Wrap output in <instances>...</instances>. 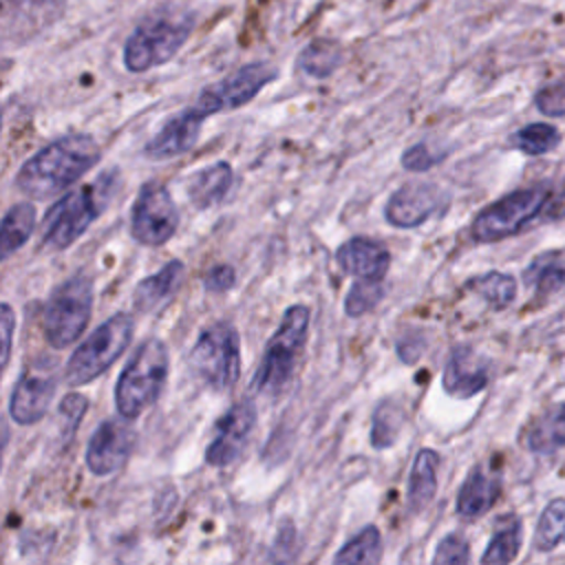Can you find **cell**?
Instances as JSON below:
<instances>
[{"mask_svg": "<svg viewBox=\"0 0 565 565\" xmlns=\"http://www.w3.org/2000/svg\"><path fill=\"white\" fill-rule=\"evenodd\" d=\"M437 468H439V455L430 448H424L417 452L411 477H408V508L422 510L426 508L435 492H437Z\"/></svg>", "mask_w": 565, "mask_h": 565, "instance_id": "cell-23", "label": "cell"}, {"mask_svg": "<svg viewBox=\"0 0 565 565\" xmlns=\"http://www.w3.org/2000/svg\"><path fill=\"white\" fill-rule=\"evenodd\" d=\"M439 154H433L430 148L422 141V143H415L411 146L408 150H404L402 154V166L408 170V172H424V170H430L435 163H439Z\"/></svg>", "mask_w": 565, "mask_h": 565, "instance_id": "cell-37", "label": "cell"}, {"mask_svg": "<svg viewBox=\"0 0 565 565\" xmlns=\"http://www.w3.org/2000/svg\"><path fill=\"white\" fill-rule=\"evenodd\" d=\"M86 408H88V399L82 393H68L60 402V422H62V437L64 439H73Z\"/></svg>", "mask_w": 565, "mask_h": 565, "instance_id": "cell-35", "label": "cell"}, {"mask_svg": "<svg viewBox=\"0 0 565 565\" xmlns=\"http://www.w3.org/2000/svg\"><path fill=\"white\" fill-rule=\"evenodd\" d=\"M536 106L550 117L565 115V86H547L536 93Z\"/></svg>", "mask_w": 565, "mask_h": 565, "instance_id": "cell-38", "label": "cell"}, {"mask_svg": "<svg viewBox=\"0 0 565 565\" xmlns=\"http://www.w3.org/2000/svg\"><path fill=\"white\" fill-rule=\"evenodd\" d=\"M499 492H501V481L488 475L486 470L475 468L466 477L463 486L459 488L457 512L466 519H477L494 505V501L499 499Z\"/></svg>", "mask_w": 565, "mask_h": 565, "instance_id": "cell-21", "label": "cell"}, {"mask_svg": "<svg viewBox=\"0 0 565 565\" xmlns=\"http://www.w3.org/2000/svg\"><path fill=\"white\" fill-rule=\"evenodd\" d=\"M472 291H477L490 307L503 309L508 307L516 296V282L512 276L501 271H488L483 276H477L468 282Z\"/></svg>", "mask_w": 565, "mask_h": 565, "instance_id": "cell-30", "label": "cell"}, {"mask_svg": "<svg viewBox=\"0 0 565 565\" xmlns=\"http://www.w3.org/2000/svg\"><path fill=\"white\" fill-rule=\"evenodd\" d=\"M66 0H7V18L15 20V26H44L53 22Z\"/></svg>", "mask_w": 565, "mask_h": 565, "instance_id": "cell-27", "label": "cell"}, {"mask_svg": "<svg viewBox=\"0 0 565 565\" xmlns=\"http://www.w3.org/2000/svg\"><path fill=\"white\" fill-rule=\"evenodd\" d=\"M183 280V263L170 260L163 269L157 274L139 280V285L132 291V305L137 311H154L161 302H166L181 285Z\"/></svg>", "mask_w": 565, "mask_h": 565, "instance_id": "cell-20", "label": "cell"}, {"mask_svg": "<svg viewBox=\"0 0 565 565\" xmlns=\"http://www.w3.org/2000/svg\"><path fill=\"white\" fill-rule=\"evenodd\" d=\"M192 33L190 18H150L141 22L124 44V66L146 73L170 62Z\"/></svg>", "mask_w": 565, "mask_h": 565, "instance_id": "cell-8", "label": "cell"}, {"mask_svg": "<svg viewBox=\"0 0 565 565\" xmlns=\"http://www.w3.org/2000/svg\"><path fill=\"white\" fill-rule=\"evenodd\" d=\"M342 46L331 38H316L311 40L298 55V68L311 77L324 79L335 73L342 64Z\"/></svg>", "mask_w": 565, "mask_h": 565, "instance_id": "cell-25", "label": "cell"}, {"mask_svg": "<svg viewBox=\"0 0 565 565\" xmlns=\"http://www.w3.org/2000/svg\"><path fill=\"white\" fill-rule=\"evenodd\" d=\"M55 395V377L51 369H26L18 377L11 399H9V413L15 424L29 426L40 422Z\"/></svg>", "mask_w": 565, "mask_h": 565, "instance_id": "cell-15", "label": "cell"}, {"mask_svg": "<svg viewBox=\"0 0 565 565\" xmlns=\"http://www.w3.org/2000/svg\"><path fill=\"white\" fill-rule=\"evenodd\" d=\"M561 141V132L550 124H530L512 135V146L525 154H545Z\"/></svg>", "mask_w": 565, "mask_h": 565, "instance_id": "cell-33", "label": "cell"}, {"mask_svg": "<svg viewBox=\"0 0 565 565\" xmlns=\"http://www.w3.org/2000/svg\"><path fill=\"white\" fill-rule=\"evenodd\" d=\"M256 426V408L249 399L236 402L218 422L214 428V437L205 448V461L210 466L223 468L238 459V455L245 450L247 439L252 437Z\"/></svg>", "mask_w": 565, "mask_h": 565, "instance_id": "cell-12", "label": "cell"}, {"mask_svg": "<svg viewBox=\"0 0 565 565\" xmlns=\"http://www.w3.org/2000/svg\"><path fill=\"white\" fill-rule=\"evenodd\" d=\"M382 558V534L375 525L362 527L333 556L335 563H377Z\"/></svg>", "mask_w": 565, "mask_h": 565, "instance_id": "cell-28", "label": "cell"}, {"mask_svg": "<svg viewBox=\"0 0 565 565\" xmlns=\"http://www.w3.org/2000/svg\"><path fill=\"white\" fill-rule=\"evenodd\" d=\"M565 446V402L552 406L527 433V448L536 455H552Z\"/></svg>", "mask_w": 565, "mask_h": 565, "instance_id": "cell-24", "label": "cell"}, {"mask_svg": "<svg viewBox=\"0 0 565 565\" xmlns=\"http://www.w3.org/2000/svg\"><path fill=\"white\" fill-rule=\"evenodd\" d=\"M234 282H236V271H234L232 265H225V263H223V265H214V267L207 269L205 276H203L205 289H207V291H216V294L232 289Z\"/></svg>", "mask_w": 565, "mask_h": 565, "instance_id": "cell-39", "label": "cell"}, {"mask_svg": "<svg viewBox=\"0 0 565 565\" xmlns=\"http://www.w3.org/2000/svg\"><path fill=\"white\" fill-rule=\"evenodd\" d=\"M276 77H278L276 66H271L267 62L245 64V66L236 68L234 73H230L227 77H223L221 82L205 86L194 106L205 117L223 113V110L241 108L247 102H252Z\"/></svg>", "mask_w": 565, "mask_h": 565, "instance_id": "cell-10", "label": "cell"}, {"mask_svg": "<svg viewBox=\"0 0 565 565\" xmlns=\"http://www.w3.org/2000/svg\"><path fill=\"white\" fill-rule=\"evenodd\" d=\"M384 296L382 280H371V278H358L347 298H344V311L349 318H360L375 309Z\"/></svg>", "mask_w": 565, "mask_h": 565, "instance_id": "cell-34", "label": "cell"}, {"mask_svg": "<svg viewBox=\"0 0 565 565\" xmlns=\"http://www.w3.org/2000/svg\"><path fill=\"white\" fill-rule=\"evenodd\" d=\"M335 260L347 274L355 278L382 280L388 271L391 254L377 241H371L366 236H353L338 247Z\"/></svg>", "mask_w": 565, "mask_h": 565, "instance_id": "cell-18", "label": "cell"}, {"mask_svg": "<svg viewBox=\"0 0 565 565\" xmlns=\"http://www.w3.org/2000/svg\"><path fill=\"white\" fill-rule=\"evenodd\" d=\"M177 225L179 212L168 188L157 181L141 185L130 214L132 238L141 245L159 247L172 238Z\"/></svg>", "mask_w": 565, "mask_h": 565, "instance_id": "cell-11", "label": "cell"}, {"mask_svg": "<svg viewBox=\"0 0 565 565\" xmlns=\"http://www.w3.org/2000/svg\"><path fill=\"white\" fill-rule=\"evenodd\" d=\"M309 316H311L309 307L305 305H291L285 311L278 329L265 344L260 364L256 369V375L252 382V388L256 393L276 395L285 388V384L289 382L296 369L298 353L305 347L307 331H309Z\"/></svg>", "mask_w": 565, "mask_h": 565, "instance_id": "cell-4", "label": "cell"}, {"mask_svg": "<svg viewBox=\"0 0 565 565\" xmlns=\"http://www.w3.org/2000/svg\"><path fill=\"white\" fill-rule=\"evenodd\" d=\"M93 282L84 274H75L57 285L42 311V331L53 349L75 342L90 320Z\"/></svg>", "mask_w": 565, "mask_h": 565, "instance_id": "cell-5", "label": "cell"}, {"mask_svg": "<svg viewBox=\"0 0 565 565\" xmlns=\"http://www.w3.org/2000/svg\"><path fill=\"white\" fill-rule=\"evenodd\" d=\"M433 561L435 563H468L470 561L468 541L461 534L444 536L437 545V552H435Z\"/></svg>", "mask_w": 565, "mask_h": 565, "instance_id": "cell-36", "label": "cell"}, {"mask_svg": "<svg viewBox=\"0 0 565 565\" xmlns=\"http://www.w3.org/2000/svg\"><path fill=\"white\" fill-rule=\"evenodd\" d=\"M441 190L426 181H408L386 201L384 216L395 227H417L441 210Z\"/></svg>", "mask_w": 565, "mask_h": 565, "instance_id": "cell-14", "label": "cell"}, {"mask_svg": "<svg viewBox=\"0 0 565 565\" xmlns=\"http://www.w3.org/2000/svg\"><path fill=\"white\" fill-rule=\"evenodd\" d=\"M115 172H104L90 185H82L55 201L42 221V243L51 249H66L102 214L113 194Z\"/></svg>", "mask_w": 565, "mask_h": 565, "instance_id": "cell-2", "label": "cell"}, {"mask_svg": "<svg viewBox=\"0 0 565 565\" xmlns=\"http://www.w3.org/2000/svg\"><path fill=\"white\" fill-rule=\"evenodd\" d=\"M422 349H424V338L422 335H404L397 342L399 360L406 362V364H415L419 360V355H422Z\"/></svg>", "mask_w": 565, "mask_h": 565, "instance_id": "cell-41", "label": "cell"}, {"mask_svg": "<svg viewBox=\"0 0 565 565\" xmlns=\"http://www.w3.org/2000/svg\"><path fill=\"white\" fill-rule=\"evenodd\" d=\"M561 543H565V499H554L541 512V519L536 523L534 545L536 550L550 552Z\"/></svg>", "mask_w": 565, "mask_h": 565, "instance_id": "cell-29", "label": "cell"}, {"mask_svg": "<svg viewBox=\"0 0 565 565\" xmlns=\"http://www.w3.org/2000/svg\"><path fill=\"white\" fill-rule=\"evenodd\" d=\"M35 227V207L31 203H15L4 212L2 227H0V247L2 258H9L13 252H18Z\"/></svg>", "mask_w": 565, "mask_h": 565, "instance_id": "cell-26", "label": "cell"}, {"mask_svg": "<svg viewBox=\"0 0 565 565\" xmlns=\"http://www.w3.org/2000/svg\"><path fill=\"white\" fill-rule=\"evenodd\" d=\"M232 181H234L232 166L227 161H216L192 172L185 183V192L190 203L196 210H207L218 205L227 196Z\"/></svg>", "mask_w": 565, "mask_h": 565, "instance_id": "cell-19", "label": "cell"}, {"mask_svg": "<svg viewBox=\"0 0 565 565\" xmlns=\"http://www.w3.org/2000/svg\"><path fill=\"white\" fill-rule=\"evenodd\" d=\"M190 366L210 388H232L241 375V340L236 327L227 320L205 327L190 351Z\"/></svg>", "mask_w": 565, "mask_h": 565, "instance_id": "cell-6", "label": "cell"}, {"mask_svg": "<svg viewBox=\"0 0 565 565\" xmlns=\"http://www.w3.org/2000/svg\"><path fill=\"white\" fill-rule=\"evenodd\" d=\"M521 547V523L516 516H508L505 523L494 532L486 552L481 554V563H510L516 558Z\"/></svg>", "mask_w": 565, "mask_h": 565, "instance_id": "cell-31", "label": "cell"}, {"mask_svg": "<svg viewBox=\"0 0 565 565\" xmlns=\"http://www.w3.org/2000/svg\"><path fill=\"white\" fill-rule=\"evenodd\" d=\"M13 309L11 305L2 302V318H0V324H2V366L9 364V358H11V340H13Z\"/></svg>", "mask_w": 565, "mask_h": 565, "instance_id": "cell-40", "label": "cell"}, {"mask_svg": "<svg viewBox=\"0 0 565 565\" xmlns=\"http://www.w3.org/2000/svg\"><path fill=\"white\" fill-rule=\"evenodd\" d=\"M404 424V411L393 402H382L373 413L371 424V446L382 450L395 444Z\"/></svg>", "mask_w": 565, "mask_h": 565, "instance_id": "cell-32", "label": "cell"}, {"mask_svg": "<svg viewBox=\"0 0 565 565\" xmlns=\"http://www.w3.org/2000/svg\"><path fill=\"white\" fill-rule=\"evenodd\" d=\"M168 377V349L159 338L143 340L128 364L124 366L117 386L115 404L121 417L135 419L148 411L161 395Z\"/></svg>", "mask_w": 565, "mask_h": 565, "instance_id": "cell-3", "label": "cell"}, {"mask_svg": "<svg viewBox=\"0 0 565 565\" xmlns=\"http://www.w3.org/2000/svg\"><path fill=\"white\" fill-rule=\"evenodd\" d=\"M102 159V150L90 135H64L33 157H29L15 174V185L33 199H51Z\"/></svg>", "mask_w": 565, "mask_h": 565, "instance_id": "cell-1", "label": "cell"}, {"mask_svg": "<svg viewBox=\"0 0 565 565\" xmlns=\"http://www.w3.org/2000/svg\"><path fill=\"white\" fill-rule=\"evenodd\" d=\"M550 201L547 185L516 190L477 214L472 221V238L477 243H494L521 232L530 225Z\"/></svg>", "mask_w": 565, "mask_h": 565, "instance_id": "cell-9", "label": "cell"}, {"mask_svg": "<svg viewBox=\"0 0 565 565\" xmlns=\"http://www.w3.org/2000/svg\"><path fill=\"white\" fill-rule=\"evenodd\" d=\"M523 280L527 287L536 291L539 298L563 294L565 291V252H545L536 256L527 265Z\"/></svg>", "mask_w": 565, "mask_h": 565, "instance_id": "cell-22", "label": "cell"}, {"mask_svg": "<svg viewBox=\"0 0 565 565\" xmlns=\"http://www.w3.org/2000/svg\"><path fill=\"white\" fill-rule=\"evenodd\" d=\"M135 446V430L124 419H106L93 433L86 448V466L93 475L117 472Z\"/></svg>", "mask_w": 565, "mask_h": 565, "instance_id": "cell-13", "label": "cell"}, {"mask_svg": "<svg viewBox=\"0 0 565 565\" xmlns=\"http://www.w3.org/2000/svg\"><path fill=\"white\" fill-rule=\"evenodd\" d=\"M135 324L130 316L115 313L99 324L68 358L64 380L68 386H82L99 377L130 344Z\"/></svg>", "mask_w": 565, "mask_h": 565, "instance_id": "cell-7", "label": "cell"}, {"mask_svg": "<svg viewBox=\"0 0 565 565\" xmlns=\"http://www.w3.org/2000/svg\"><path fill=\"white\" fill-rule=\"evenodd\" d=\"M203 119H205V115H201L196 110V106H190V108L181 110L179 115L170 117L163 124V128L148 141L146 154L150 159H170V157L188 152L201 135Z\"/></svg>", "mask_w": 565, "mask_h": 565, "instance_id": "cell-16", "label": "cell"}, {"mask_svg": "<svg viewBox=\"0 0 565 565\" xmlns=\"http://www.w3.org/2000/svg\"><path fill=\"white\" fill-rule=\"evenodd\" d=\"M488 362L470 347H455L444 371V388L452 397H472L488 384Z\"/></svg>", "mask_w": 565, "mask_h": 565, "instance_id": "cell-17", "label": "cell"}]
</instances>
